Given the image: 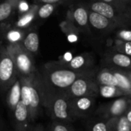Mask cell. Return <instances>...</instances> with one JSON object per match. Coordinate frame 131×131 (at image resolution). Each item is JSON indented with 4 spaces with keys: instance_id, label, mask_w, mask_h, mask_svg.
<instances>
[{
    "instance_id": "obj_14",
    "label": "cell",
    "mask_w": 131,
    "mask_h": 131,
    "mask_svg": "<svg viewBox=\"0 0 131 131\" xmlns=\"http://www.w3.org/2000/svg\"><path fill=\"white\" fill-rule=\"evenodd\" d=\"M98 81L103 85H109V86H118V81L114 74H111L110 72L105 71L100 74L98 76Z\"/></svg>"
},
{
    "instance_id": "obj_2",
    "label": "cell",
    "mask_w": 131,
    "mask_h": 131,
    "mask_svg": "<svg viewBox=\"0 0 131 131\" xmlns=\"http://www.w3.org/2000/svg\"><path fill=\"white\" fill-rule=\"evenodd\" d=\"M77 78V74L71 70L59 68L51 64H45L42 74H40L42 85L46 89L54 92L70 88Z\"/></svg>"
},
{
    "instance_id": "obj_17",
    "label": "cell",
    "mask_w": 131,
    "mask_h": 131,
    "mask_svg": "<svg viewBox=\"0 0 131 131\" xmlns=\"http://www.w3.org/2000/svg\"><path fill=\"white\" fill-rule=\"evenodd\" d=\"M74 18L75 21L81 26L87 24L88 21V16L86 10L83 8H78L74 12Z\"/></svg>"
},
{
    "instance_id": "obj_7",
    "label": "cell",
    "mask_w": 131,
    "mask_h": 131,
    "mask_svg": "<svg viewBox=\"0 0 131 131\" xmlns=\"http://www.w3.org/2000/svg\"><path fill=\"white\" fill-rule=\"evenodd\" d=\"M21 0H4L0 2V26L7 21L18 9Z\"/></svg>"
},
{
    "instance_id": "obj_9",
    "label": "cell",
    "mask_w": 131,
    "mask_h": 131,
    "mask_svg": "<svg viewBox=\"0 0 131 131\" xmlns=\"http://www.w3.org/2000/svg\"><path fill=\"white\" fill-rule=\"evenodd\" d=\"M38 8V5H32L26 12L20 13L18 19L15 23L16 28L23 29L28 27L32 22V21L35 19V16L37 15Z\"/></svg>"
},
{
    "instance_id": "obj_27",
    "label": "cell",
    "mask_w": 131,
    "mask_h": 131,
    "mask_svg": "<svg viewBox=\"0 0 131 131\" xmlns=\"http://www.w3.org/2000/svg\"><path fill=\"white\" fill-rule=\"evenodd\" d=\"M28 131H45L43 127L41 124H37V125H31L29 130Z\"/></svg>"
},
{
    "instance_id": "obj_24",
    "label": "cell",
    "mask_w": 131,
    "mask_h": 131,
    "mask_svg": "<svg viewBox=\"0 0 131 131\" xmlns=\"http://www.w3.org/2000/svg\"><path fill=\"white\" fill-rule=\"evenodd\" d=\"M52 131H69V130L65 125L55 122L52 124Z\"/></svg>"
},
{
    "instance_id": "obj_28",
    "label": "cell",
    "mask_w": 131,
    "mask_h": 131,
    "mask_svg": "<svg viewBox=\"0 0 131 131\" xmlns=\"http://www.w3.org/2000/svg\"><path fill=\"white\" fill-rule=\"evenodd\" d=\"M39 2H41L43 4L45 3H48V4H54V3H57L58 2H60L61 0H36Z\"/></svg>"
},
{
    "instance_id": "obj_23",
    "label": "cell",
    "mask_w": 131,
    "mask_h": 131,
    "mask_svg": "<svg viewBox=\"0 0 131 131\" xmlns=\"http://www.w3.org/2000/svg\"><path fill=\"white\" fill-rule=\"evenodd\" d=\"M84 64V58L82 56H76L70 61V67L74 69H78L81 68Z\"/></svg>"
},
{
    "instance_id": "obj_19",
    "label": "cell",
    "mask_w": 131,
    "mask_h": 131,
    "mask_svg": "<svg viewBox=\"0 0 131 131\" xmlns=\"http://www.w3.org/2000/svg\"><path fill=\"white\" fill-rule=\"evenodd\" d=\"M117 88L114 86H109V85H103L100 88L101 95L104 97H112L117 94Z\"/></svg>"
},
{
    "instance_id": "obj_8",
    "label": "cell",
    "mask_w": 131,
    "mask_h": 131,
    "mask_svg": "<svg viewBox=\"0 0 131 131\" xmlns=\"http://www.w3.org/2000/svg\"><path fill=\"white\" fill-rule=\"evenodd\" d=\"M21 45L24 48L32 55L37 54L39 48V38L36 31H30L26 35H25Z\"/></svg>"
},
{
    "instance_id": "obj_30",
    "label": "cell",
    "mask_w": 131,
    "mask_h": 131,
    "mask_svg": "<svg viewBox=\"0 0 131 131\" xmlns=\"http://www.w3.org/2000/svg\"><path fill=\"white\" fill-rule=\"evenodd\" d=\"M64 58L67 60V61H70L71 60V54H65V56H64Z\"/></svg>"
},
{
    "instance_id": "obj_3",
    "label": "cell",
    "mask_w": 131,
    "mask_h": 131,
    "mask_svg": "<svg viewBox=\"0 0 131 131\" xmlns=\"http://www.w3.org/2000/svg\"><path fill=\"white\" fill-rule=\"evenodd\" d=\"M7 51L12 57L20 78H30L38 74L33 55L27 51L21 43L8 44Z\"/></svg>"
},
{
    "instance_id": "obj_15",
    "label": "cell",
    "mask_w": 131,
    "mask_h": 131,
    "mask_svg": "<svg viewBox=\"0 0 131 131\" xmlns=\"http://www.w3.org/2000/svg\"><path fill=\"white\" fill-rule=\"evenodd\" d=\"M54 10V4L45 3V4H42L40 7H38V12H37V15L40 18H42V19L47 18L53 13Z\"/></svg>"
},
{
    "instance_id": "obj_18",
    "label": "cell",
    "mask_w": 131,
    "mask_h": 131,
    "mask_svg": "<svg viewBox=\"0 0 131 131\" xmlns=\"http://www.w3.org/2000/svg\"><path fill=\"white\" fill-rule=\"evenodd\" d=\"M113 62L117 66L127 68L130 66L131 59L126 54H117L113 57Z\"/></svg>"
},
{
    "instance_id": "obj_4",
    "label": "cell",
    "mask_w": 131,
    "mask_h": 131,
    "mask_svg": "<svg viewBox=\"0 0 131 131\" xmlns=\"http://www.w3.org/2000/svg\"><path fill=\"white\" fill-rule=\"evenodd\" d=\"M15 64L6 48L0 51V91L7 93L10 87L18 78Z\"/></svg>"
},
{
    "instance_id": "obj_1",
    "label": "cell",
    "mask_w": 131,
    "mask_h": 131,
    "mask_svg": "<svg viewBox=\"0 0 131 131\" xmlns=\"http://www.w3.org/2000/svg\"><path fill=\"white\" fill-rule=\"evenodd\" d=\"M18 78L21 84V99L27 106L30 121L33 123L40 115L43 107L40 74L38 73L30 78Z\"/></svg>"
},
{
    "instance_id": "obj_5",
    "label": "cell",
    "mask_w": 131,
    "mask_h": 131,
    "mask_svg": "<svg viewBox=\"0 0 131 131\" xmlns=\"http://www.w3.org/2000/svg\"><path fill=\"white\" fill-rule=\"evenodd\" d=\"M12 116L13 127L15 130H29L32 123L30 121V117L27 106L25 105L22 99L20 100V101L15 107L14 111L12 113Z\"/></svg>"
},
{
    "instance_id": "obj_21",
    "label": "cell",
    "mask_w": 131,
    "mask_h": 131,
    "mask_svg": "<svg viewBox=\"0 0 131 131\" xmlns=\"http://www.w3.org/2000/svg\"><path fill=\"white\" fill-rule=\"evenodd\" d=\"M114 74H115L116 78H117L119 87H121L124 89H127V90L130 89L131 84L130 81L127 79V78H126L125 76H124L123 74H121L120 73H115Z\"/></svg>"
},
{
    "instance_id": "obj_20",
    "label": "cell",
    "mask_w": 131,
    "mask_h": 131,
    "mask_svg": "<svg viewBox=\"0 0 131 131\" xmlns=\"http://www.w3.org/2000/svg\"><path fill=\"white\" fill-rule=\"evenodd\" d=\"M91 104H92L91 100L90 98L81 97L77 101L76 107H77V109L82 111H88L91 107Z\"/></svg>"
},
{
    "instance_id": "obj_22",
    "label": "cell",
    "mask_w": 131,
    "mask_h": 131,
    "mask_svg": "<svg viewBox=\"0 0 131 131\" xmlns=\"http://www.w3.org/2000/svg\"><path fill=\"white\" fill-rule=\"evenodd\" d=\"M131 127L130 121L127 117H122L117 125V131H130Z\"/></svg>"
},
{
    "instance_id": "obj_13",
    "label": "cell",
    "mask_w": 131,
    "mask_h": 131,
    "mask_svg": "<svg viewBox=\"0 0 131 131\" xmlns=\"http://www.w3.org/2000/svg\"><path fill=\"white\" fill-rule=\"evenodd\" d=\"M24 37H25V33L23 29L18 28L10 29L9 31H7L5 35V38L9 44L21 43Z\"/></svg>"
},
{
    "instance_id": "obj_16",
    "label": "cell",
    "mask_w": 131,
    "mask_h": 131,
    "mask_svg": "<svg viewBox=\"0 0 131 131\" xmlns=\"http://www.w3.org/2000/svg\"><path fill=\"white\" fill-rule=\"evenodd\" d=\"M127 107V101L124 99H118L115 101L111 107L110 111L112 115L121 114Z\"/></svg>"
},
{
    "instance_id": "obj_31",
    "label": "cell",
    "mask_w": 131,
    "mask_h": 131,
    "mask_svg": "<svg viewBox=\"0 0 131 131\" xmlns=\"http://www.w3.org/2000/svg\"><path fill=\"white\" fill-rule=\"evenodd\" d=\"M127 120L130 121V123L131 124V111H129V113L127 114Z\"/></svg>"
},
{
    "instance_id": "obj_26",
    "label": "cell",
    "mask_w": 131,
    "mask_h": 131,
    "mask_svg": "<svg viewBox=\"0 0 131 131\" xmlns=\"http://www.w3.org/2000/svg\"><path fill=\"white\" fill-rule=\"evenodd\" d=\"M92 131H107V124L102 122L97 123L94 125Z\"/></svg>"
},
{
    "instance_id": "obj_12",
    "label": "cell",
    "mask_w": 131,
    "mask_h": 131,
    "mask_svg": "<svg viewBox=\"0 0 131 131\" xmlns=\"http://www.w3.org/2000/svg\"><path fill=\"white\" fill-rule=\"evenodd\" d=\"M89 21L91 24L97 29H104L107 28V26L109 24V21L107 18L94 12L90 14Z\"/></svg>"
},
{
    "instance_id": "obj_10",
    "label": "cell",
    "mask_w": 131,
    "mask_h": 131,
    "mask_svg": "<svg viewBox=\"0 0 131 131\" xmlns=\"http://www.w3.org/2000/svg\"><path fill=\"white\" fill-rule=\"evenodd\" d=\"M93 12H97L107 18H111L114 15V10L111 5L106 2H95L91 5Z\"/></svg>"
},
{
    "instance_id": "obj_6",
    "label": "cell",
    "mask_w": 131,
    "mask_h": 131,
    "mask_svg": "<svg viewBox=\"0 0 131 131\" xmlns=\"http://www.w3.org/2000/svg\"><path fill=\"white\" fill-rule=\"evenodd\" d=\"M21 99V84L20 78L18 77L16 81L13 83V84L10 87L8 91H7L6 95V104L8 106L10 112H13L15 107Z\"/></svg>"
},
{
    "instance_id": "obj_25",
    "label": "cell",
    "mask_w": 131,
    "mask_h": 131,
    "mask_svg": "<svg viewBox=\"0 0 131 131\" xmlns=\"http://www.w3.org/2000/svg\"><path fill=\"white\" fill-rule=\"evenodd\" d=\"M119 35L121 38L127 41H131V31L123 30L119 33Z\"/></svg>"
},
{
    "instance_id": "obj_32",
    "label": "cell",
    "mask_w": 131,
    "mask_h": 131,
    "mask_svg": "<svg viewBox=\"0 0 131 131\" xmlns=\"http://www.w3.org/2000/svg\"><path fill=\"white\" fill-rule=\"evenodd\" d=\"M104 2H111V1H113V0H103Z\"/></svg>"
},
{
    "instance_id": "obj_11",
    "label": "cell",
    "mask_w": 131,
    "mask_h": 131,
    "mask_svg": "<svg viewBox=\"0 0 131 131\" xmlns=\"http://www.w3.org/2000/svg\"><path fill=\"white\" fill-rule=\"evenodd\" d=\"M88 83L84 79H77L70 87L71 94L77 97H81L88 92Z\"/></svg>"
},
{
    "instance_id": "obj_29",
    "label": "cell",
    "mask_w": 131,
    "mask_h": 131,
    "mask_svg": "<svg viewBox=\"0 0 131 131\" xmlns=\"http://www.w3.org/2000/svg\"><path fill=\"white\" fill-rule=\"evenodd\" d=\"M68 40H69L70 41H75L77 40V37L74 36V35H69Z\"/></svg>"
}]
</instances>
